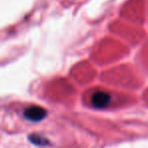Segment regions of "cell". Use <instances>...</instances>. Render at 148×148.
Here are the masks:
<instances>
[{
  "label": "cell",
  "instance_id": "7a4b0ae2",
  "mask_svg": "<svg viewBox=\"0 0 148 148\" xmlns=\"http://www.w3.org/2000/svg\"><path fill=\"white\" fill-rule=\"evenodd\" d=\"M47 115V112L45 111V109L41 107H38V106H31V107H28L27 109L24 112V116L27 120L30 121H34V122H37V121H40L42 119L45 118V116Z\"/></svg>",
  "mask_w": 148,
  "mask_h": 148
},
{
  "label": "cell",
  "instance_id": "6da1fadb",
  "mask_svg": "<svg viewBox=\"0 0 148 148\" xmlns=\"http://www.w3.org/2000/svg\"><path fill=\"white\" fill-rule=\"evenodd\" d=\"M111 102V96L103 91H98L92 96V104L98 109H104Z\"/></svg>",
  "mask_w": 148,
  "mask_h": 148
},
{
  "label": "cell",
  "instance_id": "3957f363",
  "mask_svg": "<svg viewBox=\"0 0 148 148\" xmlns=\"http://www.w3.org/2000/svg\"><path fill=\"white\" fill-rule=\"evenodd\" d=\"M29 140L31 141V143L37 144V145H45V144H47V142H49L47 139L39 136V135H31V136H29Z\"/></svg>",
  "mask_w": 148,
  "mask_h": 148
}]
</instances>
